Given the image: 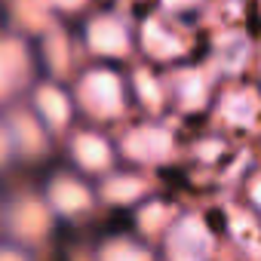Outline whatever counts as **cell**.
Returning <instances> with one entry per match:
<instances>
[{"mask_svg": "<svg viewBox=\"0 0 261 261\" xmlns=\"http://www.w3.org/2000/svg\"><path fill=\"white\" fill-rule=\"evenodd\" d=\"M0 261H22L19 255H10V252H0Z\"/></svg>", "mask_w": 261, "mask_h": 261, "instance_id": "15", "label": "cell"}, {"mask_svg": "<svg viewBox=\"0 0 261 261\" xmlns=\"http://www.w3.org/2000/svg\"><path fill=\"white\" fill-rule=\"evenodd\" d=\"M56 4H62V7H80L83 0H56Z\"/></svg>", "mask_w": 261, "mask_h": 261, "instance_id": "14", "label": "cell"}, {"mask_svg": "<svg viewBox=\"0 0 261 261\" xmlns=\"http://www.w3.org/2000/svg\"><path fill=\"white\" fill-rule=\"evenodd\" d=\"M172 83H175L172 92L181 101V108L194 111V108H200L206 101V92H209V74L206 71H194V68L191 71H178Z\"/></svg>", "mask_w": 261, "mask_h": 261, "instance_id": "5", "label": "cell"}, {"mask_svg": "<svg viewBox=\"0 0 261 261\" xmlns=\"http://www.w3.org/2000/svg\"><path fill=\"white\" fill-rule=\"evenodd\" d=\"M160 10L178 25H212V0H160Z\"/></svg>", "mask_w": 261, "mask_h": 261, "instance_id": "6", "label": "cell"}, {"mask_svg": "<svg viewBox=\"0 0 261 261\" xmlns=\"http://www.w3.org/2000/svg\"><path fill=\"white\" fill-rule=\"evenodd\" d=\"M255 59V40L243 25H221L215 28L212 40H209V62L212 71L237 77L243 74Z\"/></svg>", "mask_w": 261, "mask_h": 261, "instance_id": "1", "label": "cell"}, {"mask_svg": "<svg viewBox=\"0 0 261 261\" xmlns=\"http://www.w3.org/2000/svg\"><path fill=\"white\" fill-rule=\"evenodd\" d=\"M37 108H40L53 123H65V120H68V101H65V95L56 92V89H40Z\"/></svg>", "mask_w": 261, "mask_h": 261, "instance_id": "11", "label": "cell"}, {"mask_svg": "<svg viewBox=\"0 0 261 261\" xmlns=\"http://www.w3.org/2000/svg\"><path fill=\"white\" fill-rule=\"evenodd\" d=\"M258 111H261V101H258V95L252 89H233V92H227L221 98V117L237 123V126L252 123L258 117Z\"/></svg>", "mask_w": 261, "mask_h": 261, "instance_id": "7", "label": "cell"}, {"mask_svg": "<svg viewBox=\"0 0 261 261\" xmlns=\"http://www.w3.org/2000/svg\"><path fill=\"white\" fill-rule=\"evenodd\" d=\"M89 46L101 56H123L129 49V34L117 19H95L89 25Z\"/></svg>", "mask_w": 261, "mask_h": 261, "instance_id": "4", "label": "cell"}, {"mask_svg": "<svg viewBox=\"0 0 261 261\" xmlns=\"http://www.w3.org/2000/svg\"><path fill=\"white\" fill-rule=\"evenodd\" d=\"M126 151L133 154V157H142V160L163 157V154L169 151V136L160 133V129H139V133L129 136Z\"/></svg>", "mask_w": 261, "mask_h": 261, "instance_id": "8", "label": "cell"}, {"mask_svg": "<svg viewBox=\"0 0 261 261\" xmlns=\"http://www.w3.org/2000/svg\"><path fill=\"white\" fill-rule=\"evenodd\" d=\"M22 62H25V56L19 46L0 43V92H7L16 83V77L22 74Z\"/></svg>", "mask_w": 261, "mask_h": 261, "instance_id": "9", "label": "cell"}, {"mask_svg": "<svg viewBox=\"0 0 261 261\" xmlns=\"http://www.w3.org/2000/svg\"><path fill=\"white\" fill-rule=\"evenodd\" d=\"M4 154H7V139L0 136V157H4Z\"/></svg>", "mask_w": 261, "mask_h": 261, "instance_id": "16", "label": "cell"}, {"mask_svg": "<svg viewBox=\"0 0 261 261\" xmlns=\"http://www.w3.org/2000/svg\"><path fill=\"white\" fill-rule=\"evenodd\" d=\"M80 101L98 114V117H114L123 108V92H120V80L108 71H92L83 83H80Z\"/></svg>", "mask_w": 261, "mask_h": 261, "instance_id": "3", "label": "cell"}, {"mask_svg": "<svg viewBox=\"0 0 261 261\" xmlns=\"http://www.w3.org/2000/svg\"><path fill=\"white\" fill-rule=\"evenodd\" d=\"M142 46L151 59H160V62H172V59H181L191 53L188 34H181L160 16H151L142 25Z\"/></svg>", "mask_w": 261, "mask_h": 261, "instance_id": "2", "label": "cell"}, {"mask_svg": "<svg viewBox=\"0 0 261 261\" xmlns=\"http://www.w3.org/2000/svg\"><path fill=\"white\" fill-rule=\"evenodd\" d=\"M56 203H59V209H80L83 203H86V194H83V188H77L74 181H62V185H56Z\"/></svg>", "mask_w": 261, "mask_h": 261, "instance_id": "12", "label": "cell"}, {"mask_svg": "<svg viewBox=\"0 0 261 261\" xmlns=\"http://www.w3.org/2000/svg\"><path fill=\"white\" fill-rule=\"evenodd\" d=\"M136 83H139V92H142V98H145V101L160 105V86L154 83V77H148L145 71H139V74H136Z\"/></svg>", "mask_w": 261, "mask_h": 261, "instance_id": "13", "label": "cell"}, {"mask_svg": "<svg viewBox=\"0 0 261 261\" xmlns=\"http://www.w3.org/2000/svg\"><path fill=\"white\" fill-rule=\"evenodd\" d=\"M74 154H77V160H80L83 166H89V169H98V166L108 163V148H105V142L95 139V136H80L77 145H74Z\"/></svg>", "mask_w": 261, "mask_h": 261, "instance_id": "10", "label": "cell"}]
</instances>
